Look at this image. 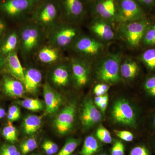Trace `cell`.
I'll list each match as a JSON object with an SVG mask.
<instances>
[{
  "mask_svg": "<svg viewBox=\"0 0 155 155\" xmlns=\"http://www.w3.org/2000/svg\"><path fill=\"white\" fill-rule=\"evenodd\" d=\"M130 155H151L150 150L144 145L134 147L130 151Z\"/></svg>",
  "mask_w": 155,
  "mask_h": 155,
  "instance_id": "e575fe53",
  "label": "cell"
},
{
  "mask_svg": "<svg viewBox=\"0 0 155 155\" xmlns=\"http://www.w3.org/2000/svg\"><path fill=\"white\" fill-rule=\"evenodd\" d=\"M5 64L12 76L24 84L25 71L16 51L6 57Z\"/></svg>",
  "mask_w": 155,
  "mask_h": 155,
  "instance_id": "ac0fdd59",
  "label": "cell"
},
{
  "mask_svg": "<svg viewBox=\"0 0 155 155\" xmlns=\"http://www.w3.org/2000/svg\"><path fill=\"white\" fill-rule=\"evenodd\" d=\"M49 43L62 51L72 47L81 35L80 28L76 23L59 22L46 31Z\"/></svg>",
  "mask_w": 155,
  "mask_h": 155,
  "instance_id": "6da1fadb",
  "label": "cell"
},
{
  "mask_svg": "<svg viewBox=\"0 0 155 155\" xmlns=\"http://www.w3.org/2000/svg\"><path fill=\"white\" fill-rule=\"evenodd\" d=\"M41 124V120L39 116L29 115L24 120L23 127L26 134H31L35 133L39 129Z\"/></svg>",
  "mask_w": 155,
  "mask_h": 155,
  "instance_id": "cb8c5ba5",
  "label": "cell"
},
{
  "mask_svg": "<svg viewBox=\"0 0 155 155\" xmlns=\"http://www.w3.org/2000/svg\"><path fill=\"white\" fill-rule=\"evenodd\" d=\"M109 87L105 84H99L94 88V93L96 96H101L106 94L109 90Z\"/></svg>",
  "mask_w": 155,
  "mask_h": 155,
  "instance_id": "f35d334b",
  "label": "cell"
},
{
  "mask_svg": "<svg viewBox=\"0 0 155 155\" xmlns=\"http://www.w3.org/2000/svg\"><path fill=\"white\" fill-rule=\"evenodd\" d=\"M125 147L122 142H115L111 149V155H124Z\"/></svg>",
  "mask_w": 155,
  "mask_h": 155,
  "instance_id": "74e56055",
  "label": "cell"
},
{
  "mask_svg": "<svg viewBox=\"0 0 155 155\" xmlns=\"http://www.w3.org/2000/svg\"><path fill=\"white\" fill-rule=\"evenodd\" d=\"M100 148L99 144L94 137L89 136L85 138L80 154L81 155H93Z\"/></svg>",
  "mask_w": 155,
  "mask_h": 155,
  "instance_id": "d4e9b609",
  "label": "cell"
},
{
  "mask_svg": "<svg viewBox=\"0 0 155 155\" xmlns=\"http://www.w3.org/2000/svg\"><path fill=\"white\" fill-rule=\"evenodd\" d=\"M41 0H5L1 8L5 14L12 17L24 16L34 10Z\"/></svg>",
  "mask_w": 155,
  "mask_h": 155,
  "instance_id": "ba28073f",
  "label": "cell"
},
{
  "mask_svg": "<svg viewBox=\"0 0 155 155\" xmlns=\"http://www.w3.org/2000/svg\"><path fill=\"white\" fill-rule=\"evenodd\" d=\"M113 119L118 123L134 126L136 125V117L133 108L125 100H119L114 104L112 109Z\"/></svg>",
  "mask_w": 155,
  "mask_h": 155,
  "instance_id": "9c48e42d",
  "label": "cell"
},
{
  "mask_svg": "<svg viewBox=\"0 0 155 155\" xmlns=\"http://www.w3.org/2000/svg\"><path fill=\"white\" fill-rule=\"evenodd\" d=\"M143 88L148 95L155 99V74L146 79L143 84Z\"/></svg>",
  "mask_w": 155,
  "mask_h": 155,
  "instance_id": "4dcf8cb0",
  "label": "cell"
},
{
  "mask_svg": "<svg viewBox=\"0 0 155 155\" xmlns=\"http://www.w3.org/2000/svg\"><path fill=\"white\" fill-rule=\"evenodd\" d=\"M3 88L5 93L9 96L20 97L24 94V84L16 78L6 77L3 81Z\"/></svg>",
  "mask_w": 155,
  "mask_h": 155,
  "instance_id": "ffe728a7",
  "label": "cell"
},
{
  "mask_svg": "<svg viewBox=\"0 0 155 155\" xmlns=\"http://www.w3.org/2000/svg\"><path fill=\"white\" fill-rule=\"evenodd\" d=\"M112 25L106 20L96 17L92 21L90 29L92 33L103 41H110L115 39V34Z\"/></svg>",
  "mask_w": 155,
  "mask_h": 155,
  "instance_id": "5bb4252c",
  "label": "cell"
},
{
  "mask_svg": "<svg viewBox=\"0 0 155 155\" xmlns=\"http://www.w3.org/2000/svg\"><path fill=\"white\" fill-rule=\"evenodd\" d=\"M138 59L148 69L155 71V48H150L145 50L140 55Z\"/></svg>",
  "mask_w": 155,
  "mask_h": 155,
  "instance_id": "484cf974",
  "label": "cell"
},
{
  "mask_svg": "<svg viewBox=\"0 0 155 155\" xmlns=\"http://www.w3.org/2000/svg\"><path fill=\"white\" fill-rule=\"evenodd\" d=\"M45 34V29L32 21L22 26L19 36L21 52L24 58H30L36 54L41 46Z\"/></svg>",
  "mask_w": 155,
  "mask_h": 155,
  "instance_id": "7a4b0ae2",
  "label": "cell"
},
{
  "mask_svg": "<svg viewBox=\"0 0 155 155\" xmlns=\"http://www.w3.org/2000/svg\"><path fill=\"white\" fill-rule=\"evenodd\" d=\"M114 133L120 139L127 142H130L133 140L134 137L133 134L127 130H115Z\"/></svg>",
  "mask_w": 155,
  "mask_h": 155,
  "instance_id": "8d00e7d4",
  "label": "cell"
},
{
  "mask_svg": "<svg viewBox=\"0 0 155 155\" xmlns=\"http://www.w3.org/2000/svg\"><path fill=\"white\" fill-rule=\"evenodd\" d=\"M43 94L46 105V111L49 114L56 113L62 102L61 95L46 82L43 86Z\"/></svg>",
  "mask_w": 155,
  "mask_h": 155,
  "instance_id": "e0dca14e",
  "label": "cell"
},
{
  "mask_svg": "<svg viewBox=\"0 0 155 155\" xmlns=\"http://www.w3.org/2000/svg\"><path fill=\"white\" fill-rule=\"evenodd\" d=\"M5 111L3 108H0V119L4 118L6 116Z\"/></svg>",
  "mask_w": 155,
  "mask_h": 155,
  "instance_id": "7dc6e473",
  "label": "cell"
},
{
  "mask_svg": "<svg viewBox=\"0 0 155 155\" xmlns=\"http://www.w3.org/2000/svg\"><path fill=\"white\" fill-rule=\"evenodd\" d=\"M154 146L155 149V140H154Z\"/></svg>",
  "mask_w": 155,
  "mask_h": 155,
  "instance_id": "f907efd6",
  "label": "cell"
},
{
  "mask_svg": "<svg viewBox=\"0 0 155 155\" xmlns=\"http://www.w3.org/2000/svg\"><path fill=\"white\" fill-rule=\"evenodd\" d=\"M0 155H21L14 145L4 144L0 147Z\"/></svg>",
  "mask_w": 155,
  "mask_h": 155,
  "instance_id": "836d02e7",
  "label": "cell"
},
{
  "mask_svg": "<svg viewBox=\"0 0 155 155\" xmlns=\"http://www.w3.org/2000/svg\"><path fill=\"white\" fill-rule=\"evenodd\" d=\"M5 28V25L2 20L0 19V35L4 32Z\"/></svg>",
  "mask_w": 155,
  "mask_h": 155,
  "instance_id": "bcb514c9",
  "label": "cell"
},
{
  "mask_svg": "<svg viewBox=\"0 0 155 155\" xmlns=\"http://www.w3.org/2000/svg\"><path fill=\"white\" fill-rule=\"evenodd\" d=\"M140 6L147 9H151L155 5V0H135Z\"/></svg>",
  "mask_w": 155,
  "mask_h": 155,
  "instance_id": "ab89813d",
  "label": "cell"
},
{
  "mask_svg": "<svg viewBox=\"0 0 155 155\" xmlns=\"http://www.w3.org/2000/svg\"><path fill=\"white\" fill-rule=\"evenodd\" d=\"M152 125L153 127L155 129V114L153 118L152 122Z\"/></svg>",
  "mask_w": 155,
  "mask_h": 155,
  "instance_id": "c3c4849f",
  "label": "cell"
},
{
  "mask_svg": "<svg viewBox=\"0 0 155 155\" xmlns=\"http://www.w3.org/2000/svg\"><path fill=\"white\" fill-rule=\"evenodd\" d=\"M72 48L80 57L86 59L99 55L104 51V46L102 42L96 39L81 35Z\"/></svg>",
  "mask_w": 155,
  "mask_h": 155,
  "instance_id": "52a82bcc",
  "label": "cell"
},
{
  "mask_svg": "<svg viewBox=\"0 0 155 155\" xmlns=\"http://www.w3.org/2000/svg\"><path fill=\"white\" fill-rule=\"evenodd\" d=\"M62 50L51 44L41 46L35 54L40 63L46 64H55L62 58Z\"/></svg>",
  "mask_w": 155,
  "mask_h": 155,
  "instance_id": "2e32d148",
  "label": "cell"
},
{
  "mask_svg": "<svg viewBox=\"0 0 155 155\" xmlns=\"http://www.w3.org/2000/svg\"><path fill=\"white\" fill-rule=\"evenodd\" d=\"M139 71V67L138 64L131 59L125 60L120 65V75L125 79H133L137 76Z\"/></svg>",
  "mask_w": 155,
  "mask_h": 155,
  "instance_id": "7402d4cb",
  "label": "cell"
},
{
  "mask_svg": "<svg viewBox=\"0 0 155 155\" xmlns=\"http://www.w3.org/2000/svg\"><path fill=\"white\" fill-rule=\"evenodd\" d=\"M34 9L32 22L41 26L46 31L58 22L61 16V7L54 0H46L39 3Z\"/></svg>",
  "mask_w": 155,
  "mask_h": 155,
  "instance_id": "3957f363",
  "label": "cell"
},
{
  "mask_svg": "<svg viewBox=\"0 0 155 155\" xmlns=\"http://www.w3.org/2000/svg\"><path fill=\"white\" fill-rule=\"evenodd\" d=\"M72 59L71 69L75 84L78 87L84 86L88 82L89 76L87 63L81 57H75Z\"/></svg>",
  "mask_w": 155,
  "mask_h": 155,
  "instance_id": "4fadbf2b",
  "label": "cell"
},
{
  "mask_svg": "<svg viewBox=\"0 0 155 155\" xmlns=\"http://www.w3.org/2000/svg\"><path fill=\"white\" fill-rule=\"evenodd\" d=\"M145 17L144 11L135 0H118L117 23L133 22Z\"/></svg>",
  "mask_w": 155,
  "mask_h": 155,
  "instance_id": "8992f818",
  "label": "cell"
},
{
  "mask_svg": "<svg viewBox=\"0 0 155 155\" xmlns=\"http://www.w3.org/2000/svg\"><path fill=\"white\" fill-rule=\"evenodd\" d=\"M69 68L64 64H59L54 69L51 77L54 84L61 87L67 86L69 83Z\"/></svg>",
  "mask_w": 155,
  "mask_h": 155,
  "instance_id": "44dd1931",
  "label": "cell"
},
{
  "mask_svg": "<svg viewBox=\"0 0 155 155\" xmlns=\"http://www.w3.org/2000/svg\"><path fill=\"white\" fill-rule=\"evenodd\" d=\"M97 138L101 141L105 143H110L112 142V138L110 133L107 129L103 126L98 128L96 133Z\"/></svg>",
  "mask_w": 155,
  "mask_h": 155,
  "instance_id": "1f68e13d",
  "label": "cell"
},
{
  "mask_svg": "<svg viewBox=\"0 0 155 155\" xmlns=\"http://www.w3.org/2000/svg\"><path fill=\"white\" fill-rule=\"evenodd\" d=\"M146 17L143 19L119 24V34L128 47H139L142 43L145 34L152 24Z\"/></svg>",
  "mask_w": 155,
  "mask_h": 155,
  "instance_id": "277c9868",
  "label": "cell"
},
{
  "mask_svg": "<svg viewBox=\"0 0 155 155\" xmlns=\"http://www.w3.org/2000/svg\"><path fill=\"white\" fill-rule=\"evenodd\" d=\"M102 119V115L91 99L87 100L84 104L81 115L83 126L90 127L98 123Z\"/></svg>",
  "mask_w": 155,
  "mask_h": 155,
  "instance_id": "9a60e30c",
  "label": "cell"
},
{
  "mask_svg": "<svg viewBox=\"0 0 155 155\" xmlns=\"http://www.w3.org/2000/svg\"><path fill=\"white\" fill-rule=\"evenodd\" d=\"M99 155H107L106 154L103 153V154H100Z\"/></svg>",
  "mask_w": 155,
  "mask_h": 155,
  "instance_id": "681fc988",
  "label": "cell"
},
{
  "mask_svg": "<svg viewBox=\"0 0 155 155\" xmlns=\"http://www.w3.org/2000/svg\"><path fill=\"white\" fill-rule=\"evenodd\" d=\"M4 56L0 53V71L3 66L5 64V59L4 58Z\"/></svg>",
  "mask_w": 155,
  "mask_h": 155,
  "instance_id": "f6af8a7d",
  "label": "cell"
},
{
  "mask_svg": "<svg viewBox=\"0 0 155 155\" xmlns=\"http://www.w3.org/2000/svg\"><path fill=\"white\" fill-rule=\"evenodd\" d=\"M2 135L7 141L14 143L17 140V131L16 127L9 121L7 126L2 130Z\"/></svg>",
  "mask_w": 155,
  "mask_h": 155,
  "instance_id": "83f0119b",
  "label": "cell"
},
{
  "mask_svg": "<svg viewBox=\"0 0 155 155\" xmlns=\"http://www.w3.org/2000/svg\"><path fill=\"white\" fill-rule=\"evenodd\" d=\"M75 112V104L72 103L66 106L58 115L55 119L54 125L58 133L64 135L72 129Z\"/></svg>",
  "mask_w": 155,
  "mask_h": 155,
  "instance_id": "7c38bea8",
  "label": "cell"
},
{
  "mask_svg": "<svg viewBox=\"0 0 155 155\" xmlns=\"http://www.w3.org/2000/svg\"><path fill=\"white\" fill-rule=\"evenodd\" d=\"M19 43V35L13 32L8 36L0 48V53L4 56L8 55L9 54L15 51L17 46Z\"/></svg>",
  "mask_w": 155,
  "mask_h": 155,
  "instance_id": "603a6c76",
  "label": "cell"
},
{
  "mask_svg": "<svg viewBox=\"0 0 155 155\" xmlns=\"http://www.w3.org/2000/svg\"><path fill=\"white\" fill-rule=\"evenodd\" d=\"M19 104L23 107L31 111H38L42 110L43 108L41 102L35 99H25L19 102Z\"/></svg>",
  "mask_w": 155,
  "mask_h": 155,
  "instance_id": "f1b7e54d",
  "label": "cell"
},
{
  "mask_svg": "<svg viewBox=\"0 0 155 155\" xmlns=\"http://www.w3.org/2000/svg\"><path fill=\"white\" fill-rule=\"evenodd\" d=\"M42 79L41 72L35 68H30L25 71L24 85L25 91L34 94L37 90Z\"/></svg>",
  "mask_w": 155,
  "mask_h": 155,
  "instance_id": "d6986e66",
  "label": "cell"
},
{
  "mask_svg": "<svg viewBox=\"0 0 155 155\" xmlns=\"http://www.w3.org/2000/svg\"><path fill=\"white\" fill-rule=\"evenodd\" d=\"M79 140L75 139L68 140L57 155H71L79 145Z\"/></svg>",
  "mask_w": 155,
  "mask_h": 155,
  "instance_id": "f546056e",
  "label": "cell"
},
{
  "mask_svg": "<svg viewBox=\"0 0 155 155\" xmlns=\"http://www.w3.org/2000/svg\"><path fill=\"white\" fill-rule=\"evenodd\" d=\"M48 144V145L51 148V149L52 150L54 154L58 152V145L54 143L50 140H47L45 141Z\"/></svg>",
  "mask_w": 155,
  "mask_h": 155,
  "instance_id": "60d3db41",
  "label": "cell"
},
{
  "mask_svg": "<svg viewBox=\"0 0 155 155\" xmlns=\"http://www.w3.org/2000/svg\"><path fill=\"white\" fill-rule=\"evenodd\" d=\"M20 115V110L17 106L13 105L10 107L8 114V118L9 121L13 122L18 120Z\"/></svg>",
  "mask_w": 155,
  "mask_h": 155,
  "instance_id": "d590c367",
  "label": "cell"
},
{
  "mask_svg": "<svg viewBox=\"0 0 155 155\" xmlns=\"http://www.w3.org/2000/svg\"><path fill=\"white\" fill-rule=\"evenodd\" d=\"M107 105L108 103L105 102L103 101L101 103L98 107L100 108V109H101L103 112H104V111L106 110V109H107Z\"/></svg>",
  "mask_w": 155,
  "mask_h": 155,
  "instance_id": "ee69618b",
  "label": "cell"
},
{
  "mask_svg": "<svg viewBox=\"0 0 155 155\" xmlns=\"http://www.w3.org/2000/svg\"><path fill=\"white\" fill-rule=\"evenodd\" d=\"M42 148L48 155H52L54 154L52 150L51 149V148L48 145L46 142L45 141L42 145Z\"/></svg>",
  "mask_w": 155,
  "mask_h": 155,
  "instance_id": "b9f144b4",
  "label": "cell"
},
{
  "mask_svg": "<svg viewBox=\"0 0 155 155\" xmlns=\"http://www.w3.org/2000/svg\"><path fill=\"white\" fill-rule=\"evenodd\" d=\"M103 101L102 96H97L95 98L94 103L97 106L99 105Z\"/></svg>",
  "mask_w": 155,
  "mask_h": 155,
  "instance_id": "7bdbcfd3",
  "label": "cell"
},
{
  "mask_svg": "<svg viewBox=\"0 0 155 155\" xmlns=\"http://www.w3.org/2000/svg\"><path fill=\"white\" fill-rule=\"evenodd\" d=\"M60 5L66 22L77 24L85 15V9L81 0H60Z\"/></svg>",
  "mask_w": 155,
  "mask_h": 155,
  "instance_id": "30bf717a",
  "label": "cell"
},
{
  "mask_svg": "<svg viewBox=\"0 0 155 155\" xmlns=\"http://www.w3.org/2000/svg\"><path fill=\"white\" fill-rule=\"evenodd\" d=\"M93 10L97 17L112 25L116 22L118 0H97L94 5Z\"/></svg>",
  "mask_w": 155,
  "mask_h": 155,
  "instance_id": "8fae6325",
  "label": "cell"
},
{
  "mask_svg": "<svg viewBox=\"0 0 155 155\" xmlns=\"http://www.w3.org/2000/svg\"><path fill=\"white\" fill-rule=\"evenodd\" d=\"M37 147V143L35 138H29L22 143L20 145L22 155H25L35 150Z\"/></svg>",
  "mask_w": 155,
  "mask_h": 155,
  "instance_id": "d6a6232c",
  "label": "cell"
},
{
  "mask_svg": "<svg viewBox=\"0 0 155 155\" xmlns=\"http://www.w3.org/2000/svg\"><path fill=\"white\" fill-rule=\"evenodd\" d=\"M121 55L110 54L102 58L98 64L97 74L98 78L106 83L115 84L120 80Z\"/></svg>",
  "mask_w": 155,
  "mask_h": 155,
  "instance_id": "5b68a950",
  "label": "cell"
},
{
  "mask_svg": "<svg viewBox=\"0 0 155 155\" xmlns=\"http://www.w3.org/2000/svg\"><path fill=\"white\" fill-rule=\"evenodd\" d=\"M142 45L147 47H155V23H152L147 30Z\"/></svg>",
  "mask_w": 155,
  "mask_h": 155,
  "instance_id": "4316f807",
  "label": "cell"
}]
</instances>
